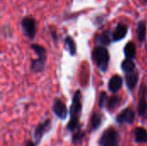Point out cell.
Returning a JSON list of instances; mask_svg holds the SVG:
<instances>
[{
	"mask_svg": "<svg viewBox=\"0 0 147 146\" xmlns=\"http://www.w3.org/2000/svg\"><path fill=\"white\" fill-rule=\"evenodd\" d=\"M82 112V94L80 90H77L72 97L71 105L70 107L69 114L70 120L66 126L68 132L74 133L79 129V118Z\"/></svg>",
	"mask_w": 147,
	"mask_h": 146,
	"instance_id": "1",
	"label": "cell"
},
{
	"mask_svg": "<svg viewBox=\"0 0 147 146\" xmlns=\"http://www.w3.org/2000/svg\"><path fill=\"white\" fill-rule=\"evenodd\" d=\"M30 48L36 54L37 58L32 60L30 70L34 74H39L44 71L47 60V52L45 46L38 43H32Z\"/></svg>",
	"mask_w": 147,
	"mask_h": 146,
	"instance_id": "2",
	"label": "cell"
},
{
	"mask_svg": "<svg viewBox=\"0 0 147 146\" xmlns=\"http://www.w3.org/2000/svg\"><path fill=\"white\" fill-rule=\"evenodd\" d=\"M20 27L23 35L29 40H34L37 30L38 23L36 19L32 15H25L20 21Z\"/></svg>",
	"mask_w": 147,
	"mask_h": 146,
	"instance_id": "3",
	"label": "cell"
},
{
	"mask_svg": "<svg viewBox=\"0 0 147 146\" xmlns=\"http://www.w3.org/2000/svg\"><path fill=\"white\" fill-rule=\"evenodd\" d=\"M92 58L101 71H105L107 70L109 61V54L105 47L101 46H96L92 52Z\"/></svg>",
	"mask_w": 147,
	"mask_h": 146,
	"instance_id": "4",
	"label": "cell"
},
{
	"mask_svg": "<svg viewBox=\"0 0 147 146\" xmlns=\"http://www.w3.org/2000/svg\"><path fill=\"white\" fill-rule=\"evenodd\" d=\"M53 127V122L50 118H47L43 121L40 122L34 129V142L35 143L36 145H39L40 143L41 142L42 139L46 134H47Z\"/></svg>",
	"mask_w": 147,
	"mask_h": 146,
	"instance_id": "5",
	"label": "cell"
},
{
	"mask_svg": "<svg viewBox=\"0 0 147 146\" xmlns=\"http://www.w3.org/2000/svg\"><path fill=\"white\" fill-rule=\"evenodd\" d=\"M52 110L54 115L61 120H65L67 116H68V108L66 107V104L59 98H55L53 102L52 106Z\"/></svg>",
	"mask_w": 147,
	"mask_h": 146,
	"instance_id": "6",
	"label": "cell"
},
{
	"mask_svg": "<svg viewBox=\"0 0 147 146\" xmlns=\"http://www.w3.org/2000/svg\"><path fill=\"white\" fill-rule=\"evenodd\" d=\"M118 141V134L116 131L113 128L106 130L102 135L99 144L101 146H109L116 145Z\"/></svg>",
	"mask_w": 147,
	"mask_h": 146,
	"instance_id": "7",
	"label": "cell"
},
{
	"mask_svg": "<svg viewBox=\"0 0 147 146\" xmlns=\"http://www.w3.org/2000/svg\"><path fill=\"white\" fill-rule=\"evenodd\" d=\"M134 119V113L131 108L125 109L121 114L117 116V121L119 123H132Z\"/></svg>",
	"mask_w": 147,
	"mask_h": 146,
	"instance_id": "8",
	"label": "cell"
},
{
	"mask_svg": "<svg viewBox=\"0 0 147 146\" xmlns=\"http://www.w3.org/2000/svg\"><path fill=\"white\" fill-rule=\"evenodd\" d=\"M127 33V27L124 24H118L117 27L115 29V32L113 34V40L115 41H118L121 39H123Z\"/></svg>",
	"mask_w": 147,
	"mask_h": 146,
	"instance_id": "9",
	"label": "cell"
},
{
	"mask_svg": "<svg viewBox=\"0 0 147 146\" xmlns=\"http://www.w3.org/2000/svg\"><path fill=\"white\" fill-rule=\"evenodd\" d=\"M64 42H65V46L68 52L70 53V55L75 56L77 54V44H76V41L74 40V39L71 36L67 35L65 38Z\"/></svg>",
	"mask_w": 147,
	"mask_h": 146,
	"instance_id": "10",
	"label": "cell"
},
{
	"mask_svg": "<svg viewBox=\"0 0 147 146\" xmlns=\"http://www.w3.org/2000/svg\"><path fill=\"white\" fill-rule=\"evenodd\" d=\"M138 78H139V74L136 71L134 70L133 71H130L127 73V75L126 77V81H127V84L129 89H132L136 86Z\"/></svg>",
	"mask_w": 147,
	"mask_h": 146,
	"instance_id": "11",
	"label": "cell"
},
{
	"mask_svg": "<svg viewBox=\"0 0 147 146\" xmlns=\"http://www.w3.org/2000/svg\"><path fill=\"white\" fill-rule=\"evenodd\" d=\"M121 85H122V79H121V77L117 76V75H115V76H114L110 79L109 83V89L112 92H116V91H118L121 89Z\"/></svg>",
	"mask_w": 147,
	"mask_h": 146,
	"instance_id": "12",
	"label": "cell"
},
{
	"mask_svg": "<svg viewBox=\"0 0 147 146\" xmlns=\"http://www.w3.org/2000/svg\"><path fill=\"white\" fill-rule=\"evenodd\" d=\"M135 139L139 143H146L147 142V132L143 127H138L134 131Z\"/></svg>",
	"mask_w": 147,
	"mask_h": 146,
	"instance_id": "13",
	"label": "cell"
},
{
	"mask_svg": "<svg viewBox=\"0 0 147 146\" xmlns=\"http://www.w3.org/2000/svg\"><path fill=\"white\" fill-rule=\"evenodd\" d=\"M102 124V114L100 113H94L90 119L91 130H96Z\"/></svg>",
	"mask_w": 147,
	"mask_h": 146,
	"instance_id": "14",
	"label": "cell"
},
{
	"mask_svg": "<svg viewBox=\"0 0 147 146\" xmlns=\"http://www.w3.org/2000/svg\"><path fill=\"white\" fill-rule=\"evenodd\" d=\"M124 53H125L126 57L127 58V59H133L135 57L136 48H135V46L133 42H129L126 45V46L124 48Z\"/></svg>",
	"mask_w": 147,
	"mask_h": 146,
	"instance_id": "15",
	"label": "cell"
},
{
	"mask_svg": "<svg viewBox=\"0 0 147 146\" xmlns=\"http://www.w3.org/2000/svg\"><path fill=\"white\" fill-rule=\"evenodd\" d=\"M111 34H110V31L107 30V31H104L102 32L97 38V41L100 42L101 44L104 45V46H108L110 44L111 42Z\"/></svg>",
	"mask_w": 147,
	"mask_h": 146,
	"instance_id": "16",
	"label": "cell"
},
{
	"mask_svg": "<svg viewBox=\"0 0 147 146\" xmlns=\"http://www.w3.org/2000/svg\"><path fill=\"white\" fill-rule=\"evenodd\" d=\"M146 23L144 22H140L138 24L137 28V35L138 39L140 41H143L146 39Z\"/></svg>",
	"mask_w": 147,
	"mask_h": 146,
	"instance_id": "17",
	"label": "cell"
},
{
	"mask_svg": "<svg viewBox=\"0 0 147 146\" xmlns=\"http://www.w3.org/2000/svg\"><path fill=\"white\" fill-rule=\"evenodd\" d=\"M138 111L140 115L141 116H147V102L145 98V95L143 94L141 96V98L139 102V107H138Z\"/></svg>",
	"mask_w": 147,
	"mask_h": 146,
	"instance_id": "18",
	"label": "cell"
},
{
	"mask_svg": "<svg viewBox=\"0 0 147 146\" xmlns=\"http://www.w3.org/2000/svg\"><path fill=\"white\" fill-rule=\"evenodd\" d=\"M85 134L84 132L80 131V130H78L77 132H75L72 135V139H71V142L74 144V145H78L79 144L84 138Z\"/></svg>",
	"mask_w": 147,
	"mask_h": 146,
	"instance_id": "19",
	"label": "cell"
},
{
	"mask_svg": "<svg viewBox=\"0 0 147 146\" xmlns=\"http://www.w3.org/2000/svg\"><path fill=\"white\" fill-rule=\"evenodd\" d=\"M121 67H122L123 71H127V72H130V71H133L134 70L135 65H134V63L131 59H126V60H124L122 62Z\"/></svg>",
	"mask_w": 147,
	"mask_h": 146,
	"instance_id": "20",
	"label": "cell"
},
{
	"mask_svg": "<svg viewBox=\"0 0 147 146\" xmlns=\"http://www.w3.org/2000/svg\"><path fill=\"white\" fill-rule=\"evenodd\" d=\"M118 104H119V98L114 96H111V98H109L107 105L109 109H114L118 106Z\"/></svg>",
	"mask_w": 147,
	"mask_h": 146,
	"instance_id": "21",
	"label": "cell"
},
{
	"mask_svg": "<svg viewBox=\"0 0 147 146\" xmlns=\"http://www.w3.org/2000/svg\"><path fill=\"white\" fill-rule=\"evenodd\" d=\"M107 104V95L105 92H102L100 94V98H99V106L100 108H103Z\"/></svg>",
	"mask_w": 147,
	"mask_h": 146,
	"instance_id": "22",
	"label": "cell"
},
{
	"mask_svg": "<svg viewBox=\"0 0 147 146\" xmlns=\"http://www.w3.org/2000/svg\"><path fill=\"white\" fill-rule=\"evenodd\" d=\"M25 146H37L35 145V143L34 142V141H32V140H28L27 142H26V145Z\"/></svg>",
	"mask_w": 147,
	"mask_h": 146,
	"instance_id": "23",
	"label": "cell"
},
{
	"mask_svg": "<svg viewBox=\"0 0 147 146\" xmlns=\"http://www.w3.org/2000/svg\"><path fill=\"white\" fill-rule=\"evenodd\" d=\"M109 146H117L116 145H109Z\"/></svg>",
	"mask_w": 147,
	"mask_h": 146,
	"instance_id": "24",
	"label": "cell"
}]
</instances>
